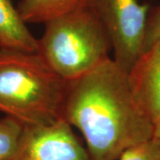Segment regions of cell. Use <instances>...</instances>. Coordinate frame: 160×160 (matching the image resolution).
Returning a JSON list of instances; mask_svg holds the SVG:
<instances>
[{"instance_id":"obj_12","label":"cell","mask_w":160,"mask_h":160,"mask_svg":"<svg viewBox=\"0 0 160 160\" xmlns=\"http://www.w3.org/2000/svg\"><path fill=\"white\" fill-rule=\"evenodd\" d=\"M153 138H154L155 140H156L159 143V145H160V125L155 128V133H154V137Z\"/></svg>"},{"instance_id":"obj_8","label":"cell","mask_w":160,"mask_h":160,"mask_svg":"<svg viewBox=\"0 0 160 160\" xmlns=\"http://www.w3.org/2000/svg\"><path fill=\"white\" fill-rule=\"evenodd\" d=\"M86 0H20L17 9L23 22L45 23L82 6Z\"/></svg>"},{"instance_id":"obj_5","label":"cell","mask_w":160,"mask_h":160,"mask_svg":"<svg viewBox=\"0 0 160 160\" xmlns=\"http://www.w3.org/2000/svg\"><path fill=\"white\" fill-rule=\"evenodd\" d=\"M12 160H92L73 127L61 118L46 125H24Z\"/></svg>"},{"instance_id":"obj_1","label":"cell","mask_w":160,"mask_h":160,"mask_svg":"<svg viewBox=\"0 0 160 160\" xmlns=\"http://www.w3.org/2000/svg\"><path fill=\"white\" fill-rule=\"evenodd\" d=\"M62 118L78 129L92 160H117L153 139L155 126L113 58L67 82Z\"/></svg>"},{"instance_id":"obj_6","label":"cell","mask_w":160,"mask_h":160,"mask_svg":"<svg viewBox=\"0 0 160 160\" xmlns=\"http://www.w3.org/2000/svg\"><path fill=\"white\" fill-rule=\"evenodd\" d=\"M128 79L137 102L156 128L160 125V45L139 56Z\"/></svg>"},{"instance_id":"obj_3","label":"cell","mask_w":160,"mask_h":160,"mask_svg":"<svg viewBox=\"0 0 160 160\" xmlns=\"http://www.w3.org/2000/svg\"><path fill=\"white\" fill-rule=\"evenodd\" d=\"M38 52L64 81L79 78L109 57L111 43L96 13L86 2L45 23Z\"/></svg>"},{"instance_id":"obj_9","label":"cell","mask_w":160,"mask_h":160,"mask_svg":"<svg viewBox=\"0 0 160 160\" xmlns=\"http://www.w3.org/2000/svg\"><path fill=\"white\" fill-rule=\"evenodd\" d=\"M24 125L14 118L0 119V160H12L16 153Z\"/></svg>"},{"instance_id":"obj_4","label":"cell","mask_w":160,"mask_h":160,"mask_svg":"<svg viewBox=\"0 0 160 160\" xmlns=\"http://www.w3.org/2000/svg\"><path fill=\"white\" fill-rule=\"evenodd\" d=\"M111 43L113 60L127 73L142 53L149 6L137 0H86Z\"/></svg>"},{"instance_id":"obj_2","label":"cell","mask_w":160,"mask_h":160,"mask_svg":"<svg viewBox=\"0 0 160 160\" xmlns=\"http://www.w3.org/2000/svg\"><path fill=\"white\" fill-rule=\"evenodd\" d=\"M67 82L38 52L0 48V112L23 125L62 118Z\"/></svg>"},{"instance_id":"obj_7","label":"cell","mask_w":160,"mask_h":160,"mask_svg":"<svg viewBox=\"0 0 160 160\" xmlns=\"http://www.w3.org/2000/svg\"><path fill=\"white\" fill-rule=\"evenodd\" d=\"M0 48L38 52V41L21 17L12 0H0Z\"/></svg>"},{"instance_id":"obj_10","label":"cell","mask_w":160,"mask_h":160,"mask_svg":"<svg viewBox=\"0 0 160 160\" xmlns=\"http://www.w3.org/2000/svg\"><path fill=\"white\" fill-rule=\"evenodd\" d=\"M117 160H160V145L154 138L126 150Z\"/></svg>"},{"instance_id":"obj_11","label":"cell","mask_w":160,"mask_h":160,"mask_svg":"<svg viewBox=\"0 0 160 160\" xmlns=\"http://www.w3.org/2000/svg\"><path fill=\"white\" fill-rule=\"evenodd\" d=\"M160 45V6L149 12L146 23V29L143 38V52ZM141 53V54H142Z\"/></svg>"}]
</instances>
